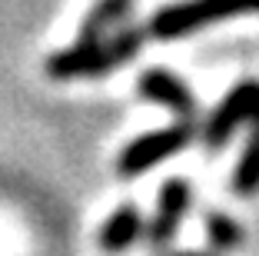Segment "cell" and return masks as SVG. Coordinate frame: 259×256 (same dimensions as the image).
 I'll list each match as a JSON object with an SVG mask.
<instances>
[{"label": "cell", "mask_w": 259, "mask_h": 256, "mask_svg": "<svg viewBox=\"0 0 259 256\" xmlns=\"http://www.w3.org/2000/svg\"><path fill=\"white\" fill-rule=\"evenodd\" d=\"M146 44V27H126L120 33L97 40V44H73L67 50L54 53L47 60V77L54 80H73V77H103L137 57Z\"/></svg>", "instance_id": "obj_1"}, {"label": "cell", "mask_w": 259, "mask_h": 256, "mask_svg": "<svg viewBox=\"0 0 259 256\" xmlns=\"http://www.w3.org/2000/svg\"><path fill=\"white\" fill-rule=\"evenodd\" d=\"M239 14H259V0H183V4H169L153 14V20L146 23V37L176 40L206 23H220Z\"/></svg>", "instance_id": "obj_2"}, {"label": "cell", "mask_w": 259, "mask_h": 256, "mask_svg": "<svg viewBox=\"0 0 259 256\" xmlns=\"http://www.w3.org/2000/svg\"><path fill=\"white\" fill-rule=\"evenodd\" d=\"M193 133H196L193 123H173V127L153 130V133L133 140L130 147H123L120 160H116V170H120V176H126V180L130 176H140L143 170H150V166L163 163L166 157H176L183 147H190Z\"/></svg>", "instance_id": "obj_3"}, {"label": "cell", "mask_w": 259, "mask_h": 256, "mask_svg": "<svg viewBox=\"0 0 259 256\" xmlns=\"http://www.w3.org/2000/svg\"><path fill=\"white\" fill-rule=\"evenodd\" d=\"M259 113V80H243L223 97V103L213 110V117L203 127V143L209 150L226 147V140L233 136V130L252 123V117Z\"/></svg>", "instance_id": "obj_4"}, {"label": "cell", "mask_w": 259, "mask_h": 256, "mask_svg": "<svg viewBox=\"0 0 259 256\" xmlns=\"http://www.w3.org/2000/svg\"><path fill=\"white\" fill-rule=\"evenodd\" d=\"M137 87L150 103H160L166 110H173L180 117V123H193V117H196V97H193V90L176 74L160 70V67L143 70Z\"/></svg>", "instance_id": "obj_5"}, {"label": "cell", "mask_w": 259, "mask_h": 256, "mask_svg": "<svg viewBox=\"0 0 259 256\" xmlns=\"http://www.w3.org/2000/svg\"><path fill=\"white\" fill-rule=\"evenodd\" d=\"M193 190L186 180H166L160 187V203H156V216L150 223V243L153 246H166L173 240L176 226L183 220V213L190 210Z\"/></svg>", "instance_id": "obj_6"}, {"label": "cell", "mask_w": 259, "mask_h": 256, "mask_svg": "<svg viewBox=\"0 0 259 256\" xmlns=\"http://www.w3.org/2000/svg\"><path fill=\"white\" fill-rule=\"evenodd\" d=\"M143 233V216H140L137 206H120L113 216L103 223L100 230V246L107 253H123L137 243V236Z\"/></svg>", "instance_id": "obj_7"}, {"label": "cell", "mask_w": 259, "mask_h": 256, "mask_svg": "<svg viewBox=\"0 0 259 256\" xmlns=\"http://www.w3.org/2000/svg\"><path fill=\"white\" fill-rule=\"evenodd\" d=\"M130 7H133V0H97L76 30V44H97V40L110 37V27L120 23L130 14Z\"/></svg>", "instance_id": "obj_8"}, {"label": "cell", "mask_w": 259, "mask_h": 256, "mask_svg": "<svg viewBox=\"0 0 259 256\" xmlns=\"http://www.w3.org/2000/svg\"><path fill=\"white\" fill-rule=\"evenodd\" d=\"M249 140H246L243 153H239V163H236V173H233V193L239 196H249L259 190V113L252 117L249 123Z\"/></svg>", "instance_id": "obj_9"}, {"label": "cell", "mask_w": 259, "mask_h": 256, "mask_svg": "<svg viewBox=\"0 0 259 256\" xmlns=\"http://www.w3.org/2000/svg\"><path fill=\"white\" fill-rule=\"evenodd\" d=\"M206 236L213 243V253H223L243 243V226L226 213H206Z\"/></svg>", "instance_id": "obj_10"}, {"label": "cell", "mask_w": 259, "mask_h": 256, "mask_svg": "<svg viewBox=\"0 0 259 256\" xmlns=\"http://www.w3.org/2000/svg\"><path fill=\"white\" fill-rule=\"evenodd\" d=\"M166 256H216L213 249H180V253H166Z\"/></svg>", "instance_id": "obj_11"}]
</instances>
